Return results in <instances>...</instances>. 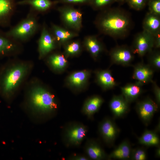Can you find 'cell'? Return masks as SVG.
Here are the masks:
<instances>
[{
  "label": "cell",
  "mask_w": 160,
  "mask_h": 160,
  "mask_svg": "<svg viewBox=\"0 0 160 160\" xmlns=\"http://www.w3.org/2000/svg\"><path fill=\"white\" fill-rule=\"evenodd\" d=\"M94 23L100 33L116 39L127 37L134 25L130 13L119 7H110L100 11Z\"/></svg>",
  "instance_id": "6da1fadb"
},
{
  "label": "cell",
  "mask_w": 160,
  "mask_h": 160,
  "mask_svg": "<svg viewBox=\"0 0 160 160\" xmlns=\"http://www.w3.org/2000/svg\"><path fill=\"white\" fill-rule=\"evenodd\" d=\"M30 116L37 121L49 119L56 113L57 104L54 95L44 88H33L28 98Z\"/></svg>",
  "instance_id": "7a4b0ae2"
},
{
  "label": "cell",
  "mask_w": 160,
  "mask_h": 160,
  "mask_svg": "<svg viewBox=\"0 0 160 160\" xmlns=\"http://www.w3.org/2000/svg\"><path fill=\"white\" fill-rule=\"evenodd\" d=\"M27 66L19 64L3 69L0 73V95L6 100L13 96L26 75Z\"/></svg>",
  "instance_id": "3957f363"
},
{
  "label": "cell",
  "mask_w": 160,
  "mask_h": 160,
  "mask_svg": "<svg viewBox=\"0 0 160 160\" xmlns=\"http://www.w3.org/2000/svg\"><path fill=\"white\" fill-rule=\"evenodd\" d=\"M38 15L30 9L25 17L15 25L10 26L6 31L7 33L20 43L30 40L41 30V25L39 22Z\"/></svg>",
  "instance_id": "277c9868"
},
{
  "label": "cell",
  "mask_w": 160,
  "mask_h": 160,
  "mask_svg": "<svg viewBox=\"0 0 160 160\" xmlns=\"http://www.w3.org/2000/svg\"><path fill=\"white\" fill-rule=\"evenodd\" d=\"M88 131L87 126L78 122H71L67 124L63 128L61 138L66 147L79 146L86 136Z\"/></svg>",
  "instance_id": "5b68a950"
},
{
  "label": "cell",
  "mask_w": 160,
  "mask_h": 160,
  "mask_svg": "<svg viewBox=\"0 0 160 160\" xmlns=\"http://www.w3.org/2000/svg\"><path fill=\"white\" fill-rule=\"evenodd\" d=\"M61 22L65 28L79 33L83 27V13L73 5L62 4L57 8Z\"/></svg>",
  "instance_id": "8992f818"
},
{
  "label": "cell",
  "mask_w": 160,
  "mask_h": 160,
  "mask_svg": "<svg viewBox=\"0 0 160 160\" xmlns=\"http://www.w3.org/2000/svg\"><path fill=\"white\" fill-rule=\"evenodd\" d=\"M41 33L38 40L39 57L42 58L54 50L58 45L49 27L44 22L41 25Z\"/></svg>",
  "instance_id": "52a82bcc"
},
{
  "label": "cell",
  "mask_w": 160,
  "mask_h": 160,
  "mask_svg": "<svg viewBox=\"0 0 160 160\" xmlns=\"http://www.w3.org/2000/svg\"><path fill=\"white\" fill-rule=\"evenodd\" d=\"M98 132L106 145L111 147L120 132V129L113 119L109 117L104 118L99 123Z\"/></svg>",
  "instance_id": "ba28073f"
},
{
  "label": "cell",
  "mask_w": 160,
  "mask_h": 160,
  "mask_svg": "<svg viewBox=\"0 0 160 160\" xmlns=\"http://www.w3.org/2000/svg\"><path fill=\"white\" fill-rule=\"evenodd\" d=\"M153 36L143 30L135 35L131 47L134 54L143 57L153 49Z\"/></svg>",
  "instance_id": "9c48e42d"
},
{
  "label": "cell",
  "mask_w": 160,
  "mask_h": 160,
  "mask_svg": "<svg viewBox=\"0 0 160 160\" xmlns=\"http://www.w3.org/2000/svg\"><path fill=\"white\" fill-rule=\"evenodd\" d=\"M134 54L131 47L126 45H117L109 52L112 64L123 66H131L134 59Z\"/></svg>",
  "instance_id": "30bf717a"
},
{
  "label": "cell",
  "mask_w": 160,
  "mask_h": 160,
  "mask_svg": "<svg viewBox=\"0 0 160 160\" xmlns=\"http://www.w3.org/2000/svg\"><path fill=\"white\" fill-rule=\"evenodd\" d=\"M159 106L156 102L148 97L138 102L136 105V112L140 119L145 125L150 122Z\"/></svg>",
  "instance_id": "8fae6325"
},
{
  "label": "cell",
  "mask_w": 160,
  "mask_h": 160,
  "mask_svg": "<svg viewBox=\"0 0 160 160\" xmlns=\"http://www.w3.org/2000/svg\"><path fill=\"white\" fill-rule=\"evenodd\" d=\"M20 42L9 36L0 28V57L15 54L21 49Z\"/></svg>",
  "instance_id": "7c38bea8"
},
{
  "label": "cell",
  "mask_w": 160,
  "mask_h": 160,
  "mask_svg": "<svg viewBox=\"0 0 160 160\" xmlns=\"http://www.w3.org/2000/svg\"><path fill=\"white\" fill-rule=\"evenodd\" d=\"M17 5L15 0H0V28L11 26Z\"/></svg>",
  "instance_id": "4fadbf2b"
},
{
  "label": "cell",
  "mask_w": 160,
  "mask_h": 160,
  "mask_svg": "<svg viewBox=\"0 0 160 160\" xmlns=\"http://www.w3.org/2000/svg\"><path fill=\"white\" fill-rule=\"evenodd\" d=\"M57 4L56 0H21L17 2V5H28L30 9L39 15L47 13Z\"/></svg>",
  "instance_id": "5bb4252c"
},
{
  "label": "cell",
  "mask_w": 160,
  "mask_h": 160,
  "mask_svg": "<svg viewBox=\"0 0 160 160\" xmlns=\"http://www.w3.org/2000/svg\"><path fill=\"white\" fill-rule=\"evenodd\" d=\"M85 154L90 160H103L108 159L107 155L101 145L97 140L88 139L84 147Z\"/></svg>",
  "instance_id": "9a60e30c"
},
{
  "label": "cell",
  "mask_w": 160,
  "mask_h": 160,
  "mask_svg": "<svg viewBox=\"0 0 160 160\" xmlns=\"http://www.w3.org/2000/svg\"><path fill=\"white\" fill-rule=\"evenodd\" d=\"M49 28L58 45H63L79 35L78 32L52 23H51Z\"/></svg>",
  "instance_id": "2e32d148"
},
{
  "label": "cell",
  "mask_w": 160,
  "mask_h": 160,
  "mask_svg": "<svg viewBox=\"0 0 160 160\" xmlns=\"http://www.w3.org/2000/svg\"><path fill=\"white\" fill-rule=\"evenodd\" d=\"M84 46L95 60H96L105 50L104 44L97 36L89 35L84 37Z\"/></svg>",
  "instance_id": "e0dca14e"
},
{
  "label": "cell",
  "mask_w": 160,
  "mask_h": 160,
  "mask_svg": "<svg viewBox=\"0 0 160 160\" xmlns=\"http://www.w3.org/2000/svg\"><path fill=\"white\" fill-rule=\"evenodd\" d=\"M129 104L122 94L114 95L110 101L109 107L114 117L120 118L129 111Z\"/></svg>",
  "instance_id": "ac0fdd59"
},
{
  "label": "cell",
  "mask_w": 160,
  "mask_h": 160,
  "mask_svg": "<svg viewBox=\"0 0 160 160\" xmlns=\"http://www.w3.org/2000/svg\"><path fill=\"white\" fill-rule=\"evenodd\" d=\"M133 67V79L143 84L152 81L154 71L148 64L141 62L134 65Z\"/></svg>",
  "instance_id": "d6986e66"
},
{
  "label": "cell",
  "mask_w": 160,
  "mask_h": 160,
  "mask_svg": "<svg viewBox=\"0 0 160 160\" xmlns=\"http://www.w3.org/2000/svg\"><path fill=\"white\" fill-rule=\"evenodd\" d=\"M143 83L136 81L121 88L122 95L129 103L135 101L143 92Z\"/></svg>",
  "instance_id": "ffe728a7"
},
{
  "label": "cell",
  "mask_w": 160,
  "mask_h": 160,
  "mask_svg": "<svg viewBox=\"0 0 160 160\" xmlns=\"http://www.w3.org/2000/svg\"><path fill=\"white\" fill-rule=\"evenodd\" d=\"M104 101L100 96L95 95L88 98L85 101L81 109L82 113L88 118H92L99 110Z\"/></svg>",
  "instance_id": "44dd1931"
},
{
  "label": "cell",
  "mask_w": 160,
  "mask_h": 160,
  "mask_svg": "<svg viewBox=\"0 0 160 160\" xmlns=\"http://www.w3.org/2000/svg\"><path fill=\"white\" fill-rule=\"evenodd\" d=\"M90 74L89 71L86 70L75 72L68 76L67 83L71 88L80 89L86 84Z\"/></svg>",
  "instance_id": "7402d4cb"
},
{
  "label": "cell",
  "mask_w": 160,
  "mask_h": 160,
  "mask_svg": "<svg viewBox=\"0 0 160 160\" xmlns=\"http://www.w3.org/2000/svg\"><path fill=\"white\" fill-rule=\"evenodd\" d=\"M132 149L129 142L128 140H124L108 155V159H130Z\"/></svg>",
  "instance_id": "603a6c76"
},
{
  "label": "cell",
  "mask_w": 160,
  "mask_h": 160,
  "mask_svg": "<svg viewBox=\"0 0 160 160\" xmlns=\"http://www.w3.org/2000/svg\"><path fill=\"white\" fill-rule=\"evenodd\" d=\"M96 78L97 83L104 90L112 89L118 85L109 70L97 71L96 73Z\"/></svg>",
  "instance_id": "cb8c5ba5"
},
{
  "label": "cell",
  "mask_w": 160,
  "mask_h": 160,
  "mask_svg": "<svg viewBox=\"0 0 160 160\" xmlns=\"http://www.w3.org/2000/svg\"><path fill=\"white\" fill-rule=\"evenodd\" d=\"M143 30L155 36L160 33V16L148 12L142 23Z\"/></svg>",
  "instance_id": "d4e9b609"
},
{
  "label": "cell",
  "mask_w": 160,
  "mask_h": 160,
  "mask_svg": "<svg viewBox=\"0 0 160 160\" xmlns=\"http://www.w3.org/2000/svg\"><path fill=\"white\" fill-rule=\"evenodd\" d=\"M157 131L146 130L138 139L139 143L147 146H159L160 139Z\"/></svg>",
  "instance_id": "484cf974"
},
{
  "label": "cell",
  "mask_w": 160,
  "mask_h": 160,
  "mask_svg": "<svg viewBox=\"0 0 160 160\" xmlns=\"http://www.w3.org/2000/svg\"><path fill=\"white\" fill-rule=\"evenodd\" d=\"M63 46L65 57L77 56L81 52L82 44L79 40H71L66 43Z\"/></svg>",
  "instance_id": "4316f807"
},
{
  "label": "cell",
  "mask_w": 160,
  "mask_h": 160,
  "mask_svg": "<svg viewBox=\"0 0 160 160\" xmlns=\"http://www.w3.org/2000/svg\"><path fill=\"white\" fill-rule=\"evenodd\" d=\"M48 61L52 67L56 70H63L67 64L65 56L60 53H54L50 55Z\"/></svg>",
  "instance_id": "83f0119b"
},
{
  "label": "cell",
  "mask_w": 160,
  "mask_h": 160,
  "mask_svg": "<svg viewBox=\"0 0 160 160\" xmlns=\"http://www.w3.org/2000/svg\"><path fill=\"white\" fill-rule=\"evenodd\" d=\"M148 65L155 71L160 69V52L159 49H152L148 53Z\"/></svg>",
  "instance_id": "f1b7e54d"
},
{
  "label": "cell",
  "mask_w": 160,
  "mask_h": 160,
  "mask_svg": "<svg viewBox=\"0 0 160 160\" xmlns=\"http://www.w3.org/2000/svg\"><path fill=\"white\" fill-rule=\"evenodd\" d=\"M115 0H91L89 5L94 10L101 11L111 7Z\"/></svg>",
  "instance_id": "f546056e"
},
{
  "label": "cell",
  "mask_w": 160,
  "mask_h": 160,
  "mask_svg": "<svg viewBox=\"0 0 160 160\" xmlns=\"http://www.w3.org/2000/svg\"><path fill=\"white\" fill-rule=\"evenodd\" d=\"M147 157L145 149L142 147H138L132 149L130 159L145 160Z\"/></svg>",
  "instance_id": "4dcf8cb0"
},
{
  "label": "cell",
  "mask_w": 160,
  "mask_h": 160,
  "mask_svg": "<svg viewBox=\"0 0 160 160\" xmlns=\"http://www.w3.org/2000/svg\"><path fill=\"white\" fill-rule=\"evenodd\" d=\"M148 0H126V3L132 9L140 11L147 5Z\"/></svg>",
  "instance_id": "1f68e13d"
},
{
  "label": "cell",
  "mask_w": 160,
  "mask_h": 160,
  "mask_svg": "<svg viewBox=\"0 0 160 160\" xmlns=\"http://www.w3.org/2000/svg\"><path fill=\"white\" fill-rule=\"evenodd\" d=\"M147 5L149 12L160 16V0H148Z\"/></svg>",
  "instance_id": "d6a6232c"
},
{
  "label": "cell",
  "mask_w": 160,
  "mask_h": 160,
  "mask_svg": "<svg viewBox=\"0 0 160 160\" xmlns=\"http://www.w3.org/2000/svg\"><path fill=\"white\" fill-rule=\"evenodd\" d=\"M91 0H56L58 4L89 6Z\"/></svg>",
  "instance_id": "836d02e7"
},
{
  "label": "cell",
  "mask_w": 160,
  "mask_h": 160,
  "mask_svg": "<svg viewBox=\"0 0 160 160\" xmlns=\"http://www.w3.org/2000/svg\"><path fill=\"white\" fill-rule=\"evenodd\" d=\"M152 89L155 96L156 102L159 106L160 104V88L156 83L152 80Z\"/></svg>",
  "instance_id": "e575fe53"
},
{
  "label": "cell",
  "mask_w": 160,
  "mask_h": 160,
  "mask_svg": "<svg viewBox=\"0 0 160 160\" xmlns=\"http://www.w3.org/2000/svg\"><path fill=\"white\" fill-rule=\"evenodd\" d=\"M70 160H89L90 159L85 154H73L68 158Z\"/></svg>",
  "instance_id": "d590c367"
},
{
  "label": "cell",
  "mask_w": 160,
  "mask_h": 160,
  "mask_svg": "<svg viewBox=\"0 0 160 160\" xmlns=\"http://www.w3.org/2000/svg\"><path fill=\"white\" fill-rule=\"evenodd\" d=\"M153 36V49H159L160 47V33Z\"/></svg>",
  "instance_id": "8d00e7d4"
},
{
  "label": "cell",
  "mask_w": 160,
  "mask_h": 160,
  "mask_svg": "<svg viewBox=\"0 0 160 160\" xmlns=\"http://www.w3.org/2000/svg\"><path fill=\"white\" fill-rule=\"evenodd\" d=\"M155 156L156 157H160V147L159 146L157 147L155 152Z\"/></svg>",
  "instance_id": "74e56055"
},
{
  "label": "cell",
  "mask_w": 160,
  "mask_h": 160,
  "mask_svg": "<svg viewBox=\"0 0 160 160\" xmlns=\"http://www.w3.org/2000/svg\"><path fill=\"white\" fill-rule=\"evenodd\" d=\"M116 2H118L119 4L122 5L126 3V0H115Z\"/></svg>",
  "instance_id": "f35d334b"
}]
</instances>
